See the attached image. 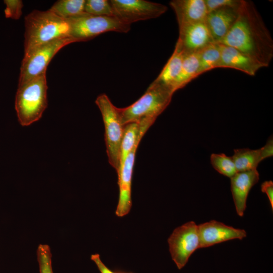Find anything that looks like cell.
<instances>
[{
    "label": "cell",
    "instance_id": "obj_1",
    "mask_svg": "<svg viewBox=\"0 0 273 273\" xmlns=\"http://www.w3.org/2000/svg\"><path fill=\"white\" fill-rule=\"evenodd\" d=\"M245 53L268 67L273 58V40L254 4L242 0L238 18L219 42Z\"/></svg>",
    "mask_w": 273,
    "mask_h": 273
},
{
    "label": "cell",
    "instance_id": "obj_2",
    "mask_svg": "<svg viewBox=\"0 0 273 273\" xmlns=\"http://www.w3.org/2000/svg\"><path fill=\"white\" fill-rule=\"evenodd\" d=\"M25 28L24 55L39 46L70 37L68 20L50 10L32 11L25 18Z\"/></svg>",
    "mask_w": 273,
    "mask_h": 273
},
{
    "label": "cell",
    "instance_id": "obj_3",
    "mask_svg": "<svg viewBox=\"0 0 273 273\" xmlns=\"http://www.w3.org/2000/svg\"><path fill=\"white\" fill-rule=\"evenodd\" d=\"M173 94L168 86L153 82L134 103L125 108H118L122 125L145 120L154 122L169 105Z\"/></svg>",
    "mask_w": 273,
    "mask_h": 273
},
{
    "label": "cell",
    "instance_id": "obj_4",
    "mask_svg": "<svg viewBox=\"0 0 273 273\" xmlns=\"http://www.w3.org/2000/svg\"><path fill=\"white\" fill-rule=\"evenodd\" d=\"M46 72L18 85L15 106L18 121L23 126L38 121L48 106Z\"/></svg>",
    "mask_w": 273,
    "mask_h": 273
},
{
    "label": "cell",
    "instance_id": "obj_5",
    "mask_svg": "<svg viewBox=\"0 0 273 273\" xmlns=\"http://www.w3.org/2000/svg\"><path fill=\"white\" fill-rule=\"evenodd\" d=\"M67 20L70 36L76 42L86 41L109 31L127 33L131 25L114 16H95L85 13Z\"/></svg>",
    "mask_w": 273,
    "mask_h": 273
},
{
    "label": "cell",
    "instance_id": "obj_6",
    "mask_svg": "<svg viewBox=\"0 0 273 273\" xmlns=\"http://www.w3.org/2000/svg\"><path fill=\"white\" fill-rule=\"evenodd\" d=\"M102 114L105 127V141L110 164L117 172L119 167L120 150L123 127L118 108L111 102L105 94L99 95L96 100Z\"/></svg>",
    "mask_w": 273,
    "mask_h": 273
},
{
    "label": "cell",
    "instance_id": "obj_7",
    "mask_svg": "<svg viewBox=\"0 0 273 273\" xmlns=\"http://www.w3.org/2000/svg\"><path fill=\"white\" fill-rule=\"evenodd\" d=\"M71 37L57 39L39 46L25 54L22 61L18 85L46 72L48 64L64 47L75 42Z\"/></svg>",
    "mask_w": 273,
    "mask_h": 273
},
{
    "label": "cell",
    "instance_id": "obj_8",
    "mask_svg": "<svg viewBox=\"0 0 273 273\" xmlns=\"http://www.w3.org/2000/svg\"><path fill=\"white\" fill-rule=\"evenodd\" d=\"M168 243L172 259L177 268L181 269L199 248L198 225L191 221L176 228L168 239Z\"/></svg>",
    "mask_w": 273,
    "mask_h": 273
},
{
    "label": "cell",
    "instance_id": "obj_9",
    "mask_svg": "<svg viewBox=\"0 0 273 273\" xmlns=\"http://www.w3.org/2000/svg\"><path fill=\"white\" fill-rule=\"evenodd\" d=\"M110 2L115 17L130 25L158 18L167 10L164 5L145 0H111Z\"/></svg>",
    "mask_w": 273,
    "mask_h": 273
},
{
    "label": "cell",
    "instance_id": "obj_10",
    "mask_svg": "<svg viewBox=\"0 0 273 273\" xmlns=\"http://www.w3.org/2000/svg\"><path fill=\"white\" fill-rule=\"evenodd\" d=\"M198 226L199 248L233 239L242 240L247 236L244 230L236 229L215 220L200 224Z\"/></svg>",
    "mask_w": 273,
    "mask_h": 273
},
{
    "label": "cell",
    "instance_id": "obj_11",
    "mask_svg": "<svg viewBox=\"0 0 273 273\" xmlns=\"http://www.w3.org/2000/svg\"><path fill=\"white\" fill-rule=\"evenodd\" d=\"M138 147L137 146L133 148L116 172L118 177L119 194L115 213L118 217H122L127 214L132 206L131 183L135 156Z\"/></svg>",
    "mask_w": 273,
    "mask_h": 273
},
{
    "label": "cell",
    "instance_id": "obj_12",
    "mask_svg": "<svg viewBox=\"0 0 273 273\" xmlns=\"http://www.w3.org/2000/svg\"><path fill=\"white\" fill-rule=\"evenodd\" d=\"M213 42L205 21L179 28V36L176 42L186 55L198 53Z\"/></svg>",
    "mask_w": 273,
    "mask_h": 273
},
{
    "label": "cell",
    "instance_id": "obj_13",
    "mask_svg": "<svg viewBox=\"0 0 273 273\" xmlns=\"http://www.w3.org/2000/svg\"><path fill=\"white\" fill-rule=\"evenodd\" d=\"M240 6L223 7L207 13L205 22L214 42H220L228 33L238 18Z\"/></svg>",
    "mask_w": 273,
    "mask_h": 273
},
{
    "label": "cell",
    "instance_id": "obj_14",
    "mask_svg": "<svg viewBox=\"0 0 273 273\" xmlns=\"http://www.w3.org/2000/svg\"><path fill=\"white\" fill-rule=\"evenodd\" d=\"M231 178V189L237 214L242 217L246 208L248 194L259 179L257 169L237 172Z\"/></svg>",
    "mask_w": 273,
    "mask_h": 273
},
{
    "label": "cell",
    "instance_id": "obj_15",
    "mask_svg": "<svg viewBox=\"0 0 273 273\" xmlns=\"http://www.w3.org/2000/svg\"><path fill=\"white\" fill-rule=\"evenodd\" d=\"M169 4L175 14L178 28L204 22L208 13L204 0H173Z\"/></svg>",
    "mask_w": 273,
    "mask_h": 273
},
{
    "label": "cell",
    "instance_id": "obj_16",
    "mask_svg": "<svg viewBox=\"0 0 273 273\" xmlns=\"http://www.w3.org/2000/svg\"><path fill=\"white\" fill-rule=\"evenodd\" d=\"M220 44L221 58L219 68H230L254 76L263 67L245 53L234 48Z\"/></svg>",
    "mask_w": 273,
    "mask_h": 273
},
{
    "label": "cell",
    "instance_id": "obj_17",
    "mask_svg": "<svg viewBox=\"0 0 273 273\" xmlns=\"http://www.w3.org/2000/svg\"><path fill=\"white\" fill-rule=\"evenodd\" d=\"M200 75L198 53L186 54L184 58L180 71L170 86L174 93L185 86L191 80Z\"/></svg>",
    "mask_w": 273,
    "mask_h": 273
},
{
    "label": "cell",
    "instance_id": "obj_18",
    "mask_svg": "<svg viewBox=\"0 0 273 273\" xmlns=\"http://www.w3.org/2000/svg\"><path fill=\"white\" fill-rule=\"evenodd\" d=\"M185 55L184 52L176 42L172 55L153 82L170 88L180 71Z\"/></svg>",
    "mask_w": 273,
    "mask_h": 273
},
{
    "label": "cell",
    "instance_id": "obj_19",
    "mask_svg": "<svg viewBox=\"0 0 273 273\" xmlns=\"http://www.w3.org/2000/svg\"><path fill=\"white\" fill-rule=\"evenodd\" d=\"M145 134L140 130L137 123H129L124 125L120 145L119 167L133 148L139 146Z\"/></svg>",
    "mask_w": 273,
    "mask_h": 273
},
{
    "label": "cell",
    "instance_id": "obj_20",
    "mask_svg": "<svg viewBox=\"0 0 273 273\" xmlns=\"http://www.w3.org/2000/svg\"><path fill=\"white\" fill-rule=\"evenodd\" d=\"M232 158L237 172L256 169L259 163L263 160L260 149L257 150L249 148L235 149Z\"/></svg>",
    "mask_w": 273,
    "mask_h": 273
},
{
    "label": "cell",
    "instance_id": "obj_21",
    "mask_svg": "<svg viewBox=\"0 0 273 273\" xmlns=\"http://www.w3.org/2000/svg\"><path fill=\"white\" fill-rule=\"evenodd\" d=\"M200 62V74L219 68L221 58L219 43L213 42L198 52Z\"/></svg>",
    "mask_w": 273,
    "mask_h": 273
},
{
    "label": "cell",
    "instance_id": "obj_22",
    "mask_svg": "<svg viewBox=\"0 0 273 273\" xmlns=\"http://www.w3.org/2000/svg\"><path fill=\"white\" fill-rule=\"evenodd\" d=\"M85 0H59L49 9L65 19L81 15L84 12Z\"/></svg>",
    "mask_w": 273,
    "mask_h": 273
},
{
    "label": "cell",
    "instance_id": "obj_23",
    "mask_svg": "<svg viewBox=\"0 0 273 273\" xmlns=\"http://www.w3.org/2000/svg\"><path fill=\"white\" fill-rule=\"evenodd\" d=\"M210 162L217 172L228 177L231 178L237 173L232 157L224 154H212Z\"/></svg>",
    "mask_w": 273,
    "mask_h": 273
},
{
    "label": "cell",
    "instance_id": "obj_24",
    "mask_svg": "<svg viewBox=\"0 0 273 273\" xmlns=\"http://www.w3.org/2000/svg\"><path fill=\"white\" fill-rule=\"evenodd\" d=\"M84 12L95 16L115 17L110 1L107 0L85 1Z\"/></svg>",
    "mask_w": 273,
    "mask_h": 273
},
{
    "label": "cell",
    "instance_id": "obj_25",
    "mask_svg": "<svg viewBox=\"0 0 273 273\" xmlns=\"http://www.w3.org/2000/svg\"><path fill=\"white\" fill-rule=\"evenodd\" d=\"M37 257L40 273H53L52 253L48 245H39L37 250Z\"/></svg>",
    "mask_w": 273,
    "mask_h": 273
},
{
    "label": "cell",
    "instance_id": "obj_26",
    "mask_svg": "<svg viewBox=\"0 0 273 273\" xmlns=\"http://www.w3.org/2000/svg\"><path fill=\"white\" fill-rule=\"evenodd\" d=\"M5 17L7 18L19 19L22 14L23 2L21 0H5Z\"/></svg>",
    "mask_w": 273,
    "mask_h": 273
},
{
    "label": "cell",
    "instance_id": "obj_27",
    "mask_svg": "<svg viewBox=\"0 0 273 273\" xmlns=\"http://www.w3.org/2000/svg\"><path fill=\"white\" fill-rule=\"evenodd\" d=\"M208 13L217 9L225 7H237L241 6L242 0H204Z\"/></svg>",
    "mask_w": 273,
    "mask_h": 273
},
{
    "label": "cell",
    "instance_id": "obj_28",
    "mask_svg": "<svg viewBox=\"0 0 273 273\" xmlns=\"http://www.w3.org/2000/svg\"><path fill=\"white\" fill-rule=\"evenodd\" d=\"M91 259L95 263L101 273H131L119 271H113L107 267L102 262L98 254H92Z\"/></svg>",
    "mask_w": 273,
    "mask_h": 273
},
{
    "label": "cell",
    "instance_id": "obj_29",
    "mask_svg": "<svg viewBox=\"0 0 273 273\" xmlns=\"http://www.w3.org/2000/svg\"><path fill=\"white\" fill-rule=\"evenodd\" d=\"M261 192L267 196L272 210H273V183L271 180L265 181L261 185Z\"/></svg>",
    "mask_w": 273,
    "mask_h": 273
},
{
    "label": "cell",
    "instance_id": "obj_30",
    "mask_svg": "<svg viewBox=\"0 0 273 273\" xmlns=\"http://www.w3.org/2000/svg\"><path fill=\"white\" fill-rule=\"evenodd\" d=\"M263 159L272 156L273 155V141L272 137H270L266 142V144L262 148H260Z\"/></svg>",
    "mask_w": 273,
    "mask_h": 273
}]
</instances>
